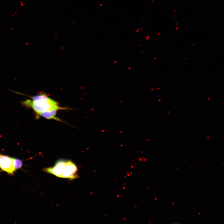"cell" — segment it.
Here are the masks:
<instances>
[{
  "instance_id": "cell-2",
  "label": "cell",
  "mask_w": 224,
  "mask_h": 224,
  "mask_svg": "<svg viewBox=\"0 0 224 224\" xmlns=\"http://www.w3.org/2000/svg\"><path fill=\"white\" fill-rule=\"evenodd\" d=\"M44 170L61 178L73 179L77 177V166L70 160H59L53 167L46 168Z\"/></svg>"
},
{
  "instance_id": "cell-5",
  "label": "cell",
  "mask_w": 224,
  "mask_h": 224,
  "mask_svg": "<svg viewBox=\"0 0 224 224\" xmlns=\"http://www.w3.org/2000/svg\"><path fill=\"white\" fill-rule=\"evenodd\" d=\"M13 163L16 170L21 168L22 165V161L16 158H13Z\"/></svg>"
},
{
  "instance_id": "cell-3",
  "label": "cell",
  "mask_w": 224,
  "mask_h": 224,
  "mask_svg": "<svg viewBox=\"0 0 224 224\" xmlns=\"http://www.w3.org/2000/svg\"><path fill=\"white\" fill-rule=\"evenodd\" d=\"M13 158L0 154V169L9 175L14 174L16 170L13 163Z\"/></svg>"
},
{
  "instance_id": "cell-1",
  "label": "cell",
  "mask_w": 224,
  "mask_h": 224,
  "mask_svg": "<svg viewBox=\"0 0 224 224\" xmlns=\"http://www.w3.org/2000/svg\"><path fill=\"white\" fill-rule=\"evenodd\" d=\"M22 103L27 107L32 108L37 115L53 109H65L59 107L58 102L44 94L35 96L32 97L31 100H26L23 101Z\"/></svg>"
},
{
  "instance_id": "cell-4",
  "label": "cell",
  "mask_w": 224,
  "mask_h": 224,
  "mask_svg": "<svg viewBox=\"0 0 224 224\" xmlns=\"http://www.w3.org/2000/svg\"><path fill=\"white\" fill-rule=\"evenodd\" d=\"M58 110L56 109H53L41 113L39 115L48 119H53L60 121L59 119L56 117L55 116Z\"/></svg>"
}]
</instances>
